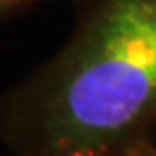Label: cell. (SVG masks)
Wrapping results in <instances>:
<instances>
[{
    "label": "cell",
    "instance_id": "obj_1",
    "mask_svg": "<svg viewBox=\"0 0 156 156\" xmlns=\"http://www.w3.org/2000/svg\"><path fill=\"white\" fill-rule=\"evenodd\" d=\"M75 25L0 104L12 156L156 152V0H72Z\"/></svg>",
    "mask_w": 156,
    "mask_h": 156
},
{
    "label": "cell",
    "instance_id": "obj_2",
    "mask_svg": "<svg viewBox=\"0 0 156 156\" xmlns=\"http://www.w3.org/2000/svg\"><path fill=\"white\" fill-rule=\"evenodd\" d=\"M40 2H43V0H0V21L9 23V21L30 12Z\"/></svg>",
    "mask_w": 156,
    "mask_h": 156
},
{
    "label": "cell",
    "instance_id": "obj_3",
    "mask_svg": "<svg viewBox=\"0 0 156 156\" xmlns=\"http://www.w3.org/2000/svg\"><path fill=\"white\" fill-rule=\"evenodd\" d=\"M152 156H156V152H154V154H152Z\"/></svg>",
    "mask_w": 156,
    "mask_h": 156
}]
</instances>
